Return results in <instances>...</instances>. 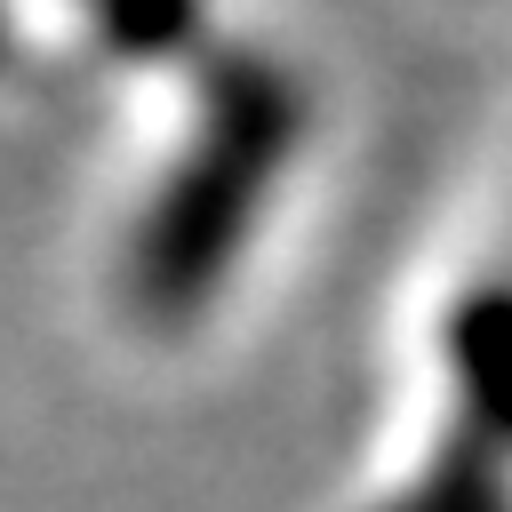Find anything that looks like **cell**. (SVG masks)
I'll use <instances>...</instances> for the list:
<instances>
[{
    "mask_svg": "<svg viewBox=\"0 0 512 512\" xmlns=\"http://www.w3.org/2000/svg\"><path fill=\"white\" fill-rule=\"evenodd\" d=\"M432 360L448 376V432L512 464V280H464L432 328Z\"/></svg>",
    "mask_w": 512,
    "mask_h": 512,
    "instance_id": "7a4b0ae2",
    "label": "cell"
},
{
    "mask_svg": "<svg viewBox=\"0 0 512 512\" xmlns=\"http://www.w3.org/2000/svg\"><path fill=\"white\" fill-rule=\"evenodd\" d=\"M304 144V96L272 56H200L192 104L120 224V304L136 328H192L272 216V192Z\"/></svg>",
    "mask_w": 512,
    "mask_h": 512,
    "instance_id": "6da1fadb",
    "label": "cell"
}]
</instances>
